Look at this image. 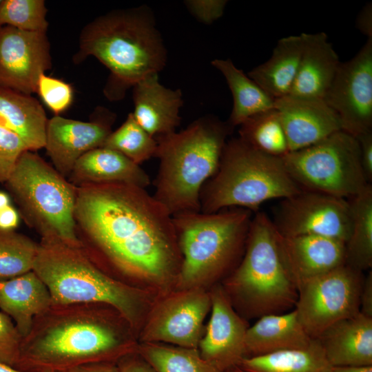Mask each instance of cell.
<instances>
[{"label": "cell", "mask_w": 372, "mask_h": 372, "mask_svg": "<svg viewBox=\"0 0 372 372\" xmlns=\"http://www.w3.org/2000/svg\"><path fill=\"white\" fill-rule=\"evenodd\" d=\"M364 278L363 272L343 265L298 289L293 309L310 338H318L332 324L360 313Z\"/></svg>", "instance_id": "cell-11"}, {"label": "cell", "mask_w": 372, "mask_h": 372, "mask_svg": "<svg viewBox=\"0 0 372 372\" xmlns=\"http://www.w3.org/2000/svg\"><path fill=\"white\" fill-rule=\"evenodd\" d=\"M51 305L48 287L33 271L0 281V309L14 321L22 338L29 333L34 318Z\"/></svg>", "instance_id": "cell-25"}, {"label": "cell", "mask_w": 372, "mask_h": 372, "mask_svg": "<svg viewBox=\"0 0 372 372\" xmlns=\"http://www.w3.org/2000/svg\"><path fill=\"white\" fill-rule=\"evenodd\" d=\"M48 119L30 94L0 87V123L17 134L30 151L45 147Z\"/></svg>", "instance_id": "cell-26"}, {"label": "cell", "mask_w": 372, "mask_h": 372, "mask_svg": "<svg viewBox=\"0 0 372 372\" xmlns=\"http://www.w3.org/2000/svg\"><path fill=\"white\" fill-rule=\"evenodd\" d=\"M47 8L43 0H2L0 26L28 32H47Z\"/></svg>", "instance_id": "cell-35"}, {"label": "cell", "mask_w": 372, "mask_h": 372, "mask_svg": "<svg viewBox=\"0 0 372 372\" xmlns=\"http://www.w3.org/2000/svg\"><path fill=\"white\" fill-rule=\"evenodd\" d=\"M323 100L338 116L343 131L357 137L372 130V39L340 63Z\"/></svg>", "instance_id": "cell-13"}, {"label": "cell", "mask_w": 372, "mask_h": 372, "mask_svg": "<svg viewBox=\"0 0 372 372\" xmlns=\"http://www.w3.org/2000/svg\"><path fill=\"white\" fill-rule=\"evenodd\" d=\"M1 2H2V0H0V4H1Z\"/></svg>", "instance_id": "cell-50"}, {"label": "cell", "mask_w": 372, "mask_h": 372, "mask_svg": "<svg viewBox=\"0 0 372 372\" xmlns=\"http://www.w3.org/2000/svg\"><path fill=\"white\" fill-rule=\"evenodd\" d=\"M271 221L283 236L316 235L345 243L351 227L348 200L307 190L281 199Z\"/></svg>", "instance_id": "cell-12"}, {"label": "cell", "mask_w": 372, "mask_h": 372, "mask_svg": "<svg viewBox=\"0 0 372 372\" xmlns=\"http://www.w3.org/2000/svg\"><path fill=\"white\" fill-rule=\"evenodd\" d=\"M103 147L114 149L140 165L155 157L157 142L130 113L123 124L111 132Z\"/></svg>", "instance_id": "cell-34"}, {"label": "cell", "mask_w": 372, "mask_h": 372, "mask_svg": "<svg viewBox=\"0 0 372 372\" xmlns=\"http://www.w3.org/2000/svg\"><path fill=\"white\" fill-rule=\"evenodd\" d=\"M124 322L116 310L103 304H52L34 318L22 338L14 369L62 372L89 363L117 362L136 351Z\"/></svg>", "instance_id": "cell-2"}, {"label": "cell", "mask_w": 372, "mask_h": 372, "mask_svg": "<svg viewBox=\"0 0 372 372\" xmlns=\"http://www.w3.org/2000/svg\"><path fill=\"white\" fill-rule=\"evenodd\" d=\"M301 36L302 55L289 95L323 99L341 62L325 32L302 33Z\"/></svg>", "instance_id": "cell-22"}, {"label": "cell", "mask_w": 372, "mask_h": 372, "mask_svg": "<svg viewBox=\"0 0 372 372\" xmlns=\"http://www.w3.org/2000/svg\"><path fill=\"white\" fill-rule=\"evenodd\" d=\"M0 372H22L12 366L0 362Z\"/></svg>", "instance_id": "cell-48"}, {"label": "cell", "mask_w": 372, "mask_h": 372, "mask_svg": "<svg viewBox=\"0 0 372 372\" xmlns=\"http://www.w3.org/2000/svg\"><path fill=\"white\" fill-rule=\"evenodd\" d=\"M19 214L11 205L0 210V229L14 230L19 225Z\"/></svg>", "instance_id": "cell-45"}, {"label": "cell", "mask_w": 372, "mask_h": 372, "mask_svg": "<svg viewBox=\"0 0 372 372\" xmlns=\"http://www.w3.org/2000/svg\"><path fill=\"white\" fill-rule=\"evenodd\" d=\"M188 289L165 299L154 309L142 333L144 342L198 348L211 296L200 289Z\"/></svg>", "instance_id": "cell-15"}, {"label": "cell", "mask_w": 372, "mask_h": 372, "mask_svg": "<svg viewBox=\"0 0 372 372\" xmlns=\"http://www.w3.org/2000/svg\"><path fill=\"white\" fill-rule=\"evenodd\" d=\"M133 87L132 113L139 125L154 138L176 132L181 120V90L164 87L158 81V74L147 76Z\"/></svg>", "instance_id": "cell-20"}, {"label": "cell", "mask_w": 372, "mask_h": 372, "mask_svg": "<svg viewBox=\"0 0 372 372\" xmlns=\"http://www.w3.org/2000/svg\"><path fill=\"white\" fill-rule=\"evenodd\" d=\"M239 127L238 137L254 149L280 158L289 152L287 136L275 108L249 117Z\"/></svg>", "instance_id": "cell-31"}, {"label": "cell", "mask_w": 372, "mask_h": 372, "mask_svg": "<svg viewBox=\"0 0 372 372\" xmlns=\"http://www.w3.org/2000/svg\"><path fill=\"white\" fill-rule=\"evenodd\" d=\"M358 30L367 37L372 39V3H367L359 12L355 21Z\"/></svg>", "instance_id": "cell-43"}, {"label": "cell", "mask_w": 372, "mask_h": 372, "mask_svg": "<svg viewBox=\"0 0 372 372\" xmlns=\"http://www.w3.org/2000/svg\"><path fill=\"white\" fill-rule=\"evenodd\" d=\"M318 339L332 366H372V318L360 312L332 324Z\"/></svg>", "instance_id": "cell-21"}, {"label": "cell", "mask_w": 372, "mask_h": 372, "mask_svg": "<svg viewBox=\"0 0 372 372\" xmlns=\"http://www.w3.org/2000/svg\"><path fill=\"white\" fill-rule=\"evenodd\" d=\"M39 243L14 230L0 229V281L33 270Z\"/></svg>", "instance_id": "cell-33"}, {"label": "cell", "mask_w": 372, "mask_h": 372, "mask_svg": "<svg viewBox=\"0 0 372 372\" xmlns=\"http://www.w3.org/2000/svg\"><path fill=\"white\" fill-rule=\"evenodd\" d=\"M226 372H244V371L242 369H240L238 366H234L227 370Z\"/></svg>", "instance_id": "cell-49"}, {"label": "cell", "mask_w": 372, "mask_h": 372, "mask_svg": "<svg viewBox=\"0 0 372 372\" xmlns=\"http://www.w3.org/2000/svg\"><path fill=\"white\" fill-rule=\"evenodd\" d=\"M210 296L211 316L198 351L208 363L226 372L247 358L245 339L248 327L224 289L216 288Z\"/></svg>", "instance_id": "cell-17"}, {"label": "cell", "mask_w": 372, "mask_h": 372, "mask_svg": "<svg viewBox=\"0 0 372 372\" xmlns=\"http://www.w3.org/2000/svg\"><path fill=\"white\" fill-rule=\"evenodd\" d=\"M10 202L9 196L6 193L0 191V210L10 205Z\"/></svg>", "instance_id": "cell-47"}, {"label": "cell", "mask_w": 372, "mask_h": 372, "mask_svg": "<svg viewBox=\"0 0 372 372\" xmlns=\"http://www.w3.org/2000/svg\"><path fill=\"white\" fill-rule=\"evenodd\" d=\"M329 372H372V366H332Z\"/></svg>", "instance_id": "cell-46"}, {"label": "cell", "mask_w": 372, "mask_h": 372, "mask_svg": "<svg viewBox=\"0 0 372 372\" xmlns=\"http://www.w3.org/2000/svg\"><path fill=\"white\" fill-rule=\"evenodd\" d=\"M310 338L298 320L294 309L261 316L248 327L245 339L247 357L259 356L293 349H304Z\"/></svg>", "instance_id": "cell-24"}, {"label": "cell", "mask_w": 372, "mask_h": 372, "mask_svg": "<svg viewBox=\"0 0 372 372\" xmlns=\"http://www.w3.org/2000/svg\"><path fill=\"white\" fill-rule=\"evenodd\" d=\"M227 2L225 0L187 1L185 4L196 19L209 24L223 14Z\"/></svg>", "instance_id": "cell-39"}, {"label": "cell", "mask_w": 372, "mask_h": 372, "mask_svg": "<svg viewBox=\"0 0 372 372\" xmlns=\"http://www.w3.org/2000/svg\"><path fill=\"white\" fill-rule=\"evenodd\" d=\"M351 227L345 243V265L360 271L372 267V185L348 200Z\"/></svg>", "instance_id": "cell-30"}, {"label": "cell", "mask_w": 372, "mask_h": 372, "mask_svg": "<svg viewBox=\"0 0 372 372\" xmlns=\"http://www.w3.org/2000/svg\"><path fill=\"white\" fill-rule=\"evenodd\" d=\"M302 189L287 172L282 158L262 153L239 137L227 140L216 173L203 186L200 211L238 207L258 211L265 202L285 198Z\"/></svg>", "instance_id": "cell-7"}, {"label": "cell", "mask_w": 372, "mask_h": 372, "mask_svg": "<svg viewBox=\"0 0 372 372\" xmlns=\"http://www.w3.org/2000/svg\"><path fill=\"white\" fill-rule=\"evenodd\" d=\"M62 372H119L116 362H100L80 365Z\"/></svg>", "instance_id": "cell-44"}, {"label": "cell", "mask_w": 372, "mask_h": 372, "mask_svg": "<svg viewBox=\"0 0 372 372\" xmlns=\"http://www.w3.org/2000/svg\"><path fill=\"white\" fill-rule=\"evenodd\" d=\"M211 65L224 76L233 96V107L227 121L232 128L254 115L274 108V100L231 59H214Z\"/></svg>", "instance_id": "cell-28"}, {"label": "cell", "mask_w": 372, "mask_h": 372, "mask_svg": "<svg viewBox=\"0 0 372 372\" xmlns=\"http://www.w3.org/2000/svg\"><path fill=\"white\" fill-rule=\"evenodd\" d=\"M225 285L228 298L249 317L283 313L295 307L298 289L284 267L276 229L265 213L253 216L244 254Z\"/></svg>", "instance_id": "cell-8"}, {"label": "cell", "mask_w": 372, "mask_h": 372, "mask_svg": "<svg viewBox=\"0 0 372 372\" xmlns=\"http://www.w3.org/2000/svg\"><path fill=\"white\" fill-rule=\"evenodd\" d=\"M5 183L23 219L41 238L82 246L74 219L77 187L38 154L24 152Z\"/></svg>", "instance_id": "cell-9"}, {"label": "cell", "mask_w": 372, "mask_h": 372, "mask_svg": "<svg viewBox=\"0 0 372 372\" xmlns=\"http://www.w3.org/2000/svg\"><path fill=\"white\" fill-rule=\"evenodd\" d=\"M52 63L47 32L0 26L1 87L30 95Z\"/></svg>", "instance_id": "cell-14"}, {"label": "cell", "mask_w": 372, "mask_h": 372, "mask_svg": "<svg viewBox=\"0 0 372 372\" xmlns=\"http://www.w3.org/2000/svg\"><path fill=\"white\" fill-rule=\"evenodd\" d=\"M36 92L55 116L66 111L71 105L74 92L70 84L45 74L39 78Z\"/></svg>", "instance_id": "cell-36"}, {"label": "cell", "mask_w": 372, "mask_h": 372, "mask_svg": "<svg viewBox=\"0 0 372 372\" xmlns=\"http://www.w3.org/2000/svg\"><path fill=\"white\" fill-rule=\"evenodd\" d=\"M360 149V162L366 182L372 181V130L364 132L357 137Z\"/></svg>", "instance_id": "cell-40"}, {"label": "cell", "mask_w": 372, "mask_h": 372, "mask_svg": "<svg viewBox=\"0 0 372 372\" xmlns=\"http://www.w3.org/2000/svg\"><path fill=\"white\" fill-rule=\"evenodd\" d=\"M276 241L284 267L297 289L345 265V242L341 240L316 235L283 236L276 231Z\"/></svg>", "instance_id": "cell-18"}, {"label": "cell", "mask_w": 372, "mask_h": 372, "mask_svg": "<svg viewBox=\"0 0 372 372\" xmlns=\"http://www.w3.org/2000/svg\"><path fill=\"white\" fill-rule=\"evenodd\" d=\"M48 287L52 305L99 303L112 307L136 324L140 292L101 268L83 247L41 238L32 270Z\"/></svg>", "instance_id": "cell-5"}, {"label": "cell", "mask_w": 372, "mask_h": 372, "mask_svg": "<svg viewBox=\"0 0 372 372\" xmlns=\"http://www.w3.org/2000/svg\"><path fill=\"white\" fill-rule=\"evenodd\" d=\"M238 366L244 372H329L332 368L318 338L304 349L245 358Z\"/></svg>", "instance_id": "cell-29"}, {"label": "cell", "mask_w": 372, "mask_h": 372, "mask_svg": "<svg viewBox=\"0 0 372 372\" xmlns=\"http://www.w3.org/2000/svg\"><path fill=\"white\" fill-rule=\"evenodd\" d=\"M282 158L302 190L349 200L370 185L362 172L358 141L343 130Z\"/></svg>", "instance_id": "cell-10"}, {"label": "cell", "mask_w": 372, "mask_h": 372, "mask_svg": "<svg viewBox=\"0 0 372 372\" xmlns=\"http://www.w3.org/2000/svg\"><path fill=\"white\" fill-rule=\"evenodd\" d=\"M114 120V114L104 107L97 108L90 121L60 115L48 119L44 147L56 170L69 177L79 158L104 145Z\"/></svg>", "instance_id": "cell-16"}, {"label": "cell", "mask_w": 372, "mask_h": 372, "mask_svg": "<svg viewBox=\"0 0 372 372\" xmlns=\"http://www.w3.org/2000/svg\"><path fill=\"white\" fill-rule=\"evenodd\" d=\"M74 219L83 248L108 273L156 284L177 278L181 255L172 216L146 189L77 187Z\"/></svg>", "instance_id": "cell-1"}, {"label": "cell", "mask_w": 372, "mask_h": 372, "mask_svg": "<svg viewBox=\"0 0 372 372\" xmlns=\"http://www.w3.org/2000/svg\"><path fill=\"white\" fill-rule=\"evenodd\" d=\"M360 312L369 318H372V271L369 270L364 276L360 298Z\"/></svg>", "instance_id": "cell-42"}, {"label": "cell", "mask_w": 372, "mask_h": 372, "mask_svg": "<svg viewBox=\"0 0 372 372\" xmlns=\"http://www.w3.org/2000/svg\"><path fill=\"white\" fill-rule=\"evenodd\" d=\"M93 56L110 72L105 94L122 99L126 90L166 62V50L153 19L141 8L113 11L94 19L82 29L75 63Z\"/></svg>", "instance_id": "cell-3"}, {"label": "cell", "mask_w": 372, "mask_h": 372, "mask_svg": "<svg viewBox=\"0 0 372 372\" xmlns=\"http://www.w3.org/2000/svg\"><path fill=\"white\" fill-rule=\"evenodd\" d=\"M252 217V211L238 207L173 216L181 255L179 285L192 289L235 269L244 254Z\"/></svg>", "instance_id": "cell-6"}, {"label": "cell", "mask_w": 372, "mask_h": 372, "mask_svg": "<svg viewBox=\"0 0 372 372\" xmlns=\"http://www.w3.org/2000/svg\"><path fill=\"white\" fill-rule=\"evenodd\" d=\"M22 337L12 320L0 312V362L15 367L20 354Z\"/></svg>", "instance_id": "cell-38"}, {"label": "cell", "mask_w": 372, "mask_h": 372, "mask_svg": "<svg viewBox=\"0 0 372 372\" xmlns=\"http://www.w3.org/2000/svg\"><path fill=\"white\" fill-rule=\"evenodd\" d=\"M28 150L22 139L0 123V183H6L21 154Z\"/></svg>", "instance_id": "cell-37"}, {"label": "cell", "mask_w": 372, "mask_h": 372, "mask_svg": "<svg viewBox=\"0 0 372 372\" xmlns=\"http://www.w3.org/2000/svg\"><path fill=\"white\" fill-rule=\"evenodd\" d=\"M289 152L298 150L342 130L337 114L323 99L288 95L274 100Z\"/></svg>", "instance_id": "cell-19"}, {"label": "cell", "mask_w": 372, "mask_h": 372, "mask_svg": "<svg viewBox=\"0 0 372 372\" xmlns=\"http://www.w3.org/2000/svg\"><path fill=\"white\" fill-rule=\"evenodd\" d=\"M69 177L70 182L76 187L125 183L146 189L151 182L147 173L139 165L105 147L90 150L79 158Z\"/></svg>", "instance_id": "cell-23"}, {"label": "cell", "mask_w": 372, "mask_h": 372, "mask_svg": "<svg viewBox=\"0 0 372 372\" xmlns=\"http://www.w3.org/2000/svg\"><path fill=\"white\" fill-rule=\"evenodd\" d=\"M302 45L301 34L280 39L270 58L247 76L273 100L288 96L298 73Z\"/></svg>", "instance_id": "cell-27"}, {"label": "cell", "mask_w": 372, "mask_h": 372, "mask_svg": "<svg viewBox=\"0 0 372 372\" xmlns=\"http://www.w3.org/2000/svg\"><path fill=\"white\" fill-rule=\"evenodd\" d=\"M116 364L119 372H156L136 351L123 356Z\"/></svg>", "instance_id": "cell-41"}, {"label": "cell", "mask_w": 372, "mask_h": 372, "mask_svg": "<svg viewBox=\"0 0 372 372\" xmlns=\"http://www.w3.org/2000/svg\"><path fill=\"white\" fill-rule=\"evenodd\" d=\"M233 129L227 121L204 116L155 138L159 166L153 196L172 216L200 211L201 189L216 173Z\"/></svg>", "instance_id": "cell-4"}, {"label": "cell", "mask_w": 372, "mask_h": 372, "mask_svg": "<svg viewBox=\"0 0 372 372\" xmlns=\"http://www.w3.org/2000/svg\"><path fill=\"white\" fill-rule=\"evenodd\" d=\"M136 352L156 372H221L205 360L197 349L143 342Z\"/></svg>", "instance_id": "cell-32"}]
</instances>
